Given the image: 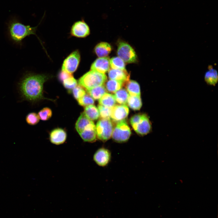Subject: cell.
Listing matches in <instances>:
<instances>
[{
    "instance_id": "4dcf8cb0",
    "label": "cell",
    "mask_w": 218,
    "mask_h": 218,
    "mask_svg": "<svg viewBox=\"0 0 218 218\" xmlns=\"http://www.w3.org/2000/svg\"><path fill=\"white\" fill-rule=\"evenodd\" d=\"M62 82L64 87L69 90L73 89L77 85L76 80L73 76L64 80Z\"/></svg>"
},
{
    "instance_id": "8992f818",
    "label": "cell",
    "mask_w": 218,
    "mask_h": 218,
    "mask_svg": "<svg viewBox=\"0 0 218 218\" xmlns=\"http://www.w3.org/2000/svg\"><path fill=\"white\" fill-rule=\"evenodd\" d=\"M97 137L100 140L106 141L111 137L113 127L110 119H101L96 127Z\"/></svg>"
},
{
    "instance_id": "603a6c76",
    "label": "cell",
    "mask_w": 218,
    "mask_h": 218,
    "mask_svg": "<svg viewBox=\"0 0 218 218\" xmlns=\"http://www.w3.org/2000/svg\"><path fill=\"white\" fill-rule=\"evenodd\" d=\"M106 91V89L103 85L88 90L89 95L96 100L99 99Z\"/></svg>"
},
{
    "instance_id": "277c9868",
    "label": "cell",
    "mask_w": 218,
    "mask_h": 218,
    "mask_svg": "<svg viewBox=\"0 0 218 218\" xmlns=\"http://www.w3.org/2000/svg\"><path fill=\"white\" fill-rule=\"evenodd\" d=\"M131 124L134 131L141 135H147L151 129V125L148 116L145 114H138L132 117Z\"/></svg>"
},
{
    "instance_id": "8fae6325",
    "label": "cell",
    "mask_w": 218,
    "mask_h": 218,
    "mask_svg": "<svg viewBox=\"0 0 218 218\" xmlns=\"http://www.w3.org/2000/svg\"><path fill=\"white\" fill-rule=\"evenodd\" d=\"M129 110L125 105H115L111 108V118L117 122L124 120L127 116Z\"/></svg>"
},
{
    "instance_id": "2e32d148",
    "label": "cell",
    "mask_w": 218,
    "mask_h": 218,
    "mask_svg": "<svg viewBox=\"0 0 218 218\" xmlns=\"http://www.w3.org/2000/svg\"><path fill=\"white\" fill-rule=\"evenodd\" d=\"M208 68L204 75L205 81L208 85L215 86L218 81L217 72L211 65L209 66Z\"/></svg>"
},
{
    "instance_id": "e0dca14e",
    "label": "cell",
    "mask_w": 218,
    "mask_h": 218,
    "mask_svg": "<svg viewBox=\"0 0 218 218\" xmlns=\"http://www.w3.org/2000/svg\"><path fill=\"white\" fill-rule=\"evenodd\" d=\"M111 48L108 43L101 42L97 45L94 48V51L99 58L106 57L111 52Z\"/></svg>"
},
{
    "instance_id": "83f0119b",
    "label": "cell",
    "mask_w": 218,
    "mask_h": 218,
    "mask_svg": "<svg viewBox=\"0 0 218 218\" xmlns=\"http://www.w3.org/2000/svg\"><path fill=\"white\" fill-rule=\"evenodd\" d=\"M39 119L38 114L35 112L29 113L27 115L25 118L26 122L30 125L36 124L39 122Z\"/></svg>"
},
{
    "instance_id": "5bb4252c",
    "label": "cell",
    "mask_w": 218,
    "mask_h": 218,
    "mask_svg": "<svg viewBox=\"0 0 218 218\" xmlns=\"http://www.w3.org/2000/svg\"><path fill=\"white\" fill-rule=\"evenodd\" d=\"M84 141L89 142H94L97 138L96 127L94 123L88 126L79 134Z\"/></svg>"
},
{
    "instance_id": "ba28073f",
    "label": "cell",
    "mask_w": 218,
    "mask_h": 218,
    "mask_svg": "<svg viewBox=\"0 0 218 218\" xmlns=\"http://www.w3.org/2000/svg\"><path fill=\"white\" fill-rule=\"evenodd\" d=\"M80 54L78 50L72 52L64 60L62 71L72 74L75 71L80 61Z\"/></svg>"
},
{
    "instance_id": "484cf974",
    "label": "cell",
    "mask_w": 218,
    "mask_h": 218,
    "mask_svg": "<svg viewBox=\"0 0 218 218\" xmlns=\"http://www.w3.org/2000/svg\"><path fill=\"white\" fill-rule=\"evenodd\" d=\"M110 66L112 69L123 70L125 69L124 61L119 57L112 58L110 60Z\"/></svg>"
},
{
    "instance_id": "30bf717a",
    "label": "cell",
    "mask_w": 218,
    "mask_h": 218,
    "mask_svg": "<svg viewBox=\"0 0 218 218\" xmlns=\"http://www.w3.org/2000/svg\"><path fill=\"white\" fill-rule=\"evenodd\" d=\"M93 159L97 165L101 167H105L108 164L111 160V152L106 148H99L95 152Z\"/></svg>"
},
{
    "instance_id": "ffe728a7",
    "label": "cell",
    "mask_w": 218,
    "mask_h": 218,
    "mask_svg": "<svg viewBox=\"0 0 218 218\" xmlns=\"http://www.w3.org/2000/svg\"><path fill=\"white\" fill-rule=\"evenodd\" d=\"M84 113L88 118L91 121L97 120L100 116L98 109L93 105L86 106Z\"/></svg>"
},
{
    "instance_id": "f1b7e54d",
    "label": "cell",
    "mask_w": 218,
    "mask_h": 218,
    "mask_svg": "<svg viewBox=\"0 0 218 218\" xmlns=\"http://www.w3.org/2000/svg\"><path fill=\"white\" fill-rule=\"evenodd\" d=\"M52 115V112L49 108L45 107L41 110L38 113V115L40 119L45 121L50 119Z\"/></svg>"
},
{
    "instance_id": "d6a6232c",
    "label": "cell",
    "mask_w": 218,
    "mask_h": 218,
    "mask_svg": "<svg viewBox=\"0 0 218 218\" xmlns=\"http://www.w3.org/2000/svg\"><path fill=\"white\" fill-rule=\"evenodd\" d=\"M73 76L72 74L68 73L66 71H61L58 75V78L62 82L64 80Z\"/></svg>"
},
{
    "instance_id": "44dd1931",
    "label": "cell",
    "mask_w": 218,
    "mask_h": 218,
    "mask_svg": "<svg viewBox=\"0 0 218 218\" xmlns=\"http://www.w3.org/2000/svg\"><path fill=\"white\" fill-rule=\"evenodd\" d=\"M126 88L129 95L131 96H140V92L139 84L133 80L128 81Z\"/></svg>"
},
{
    "instance_id": "7c38bea8",
    "label": "cell",
    "mask_w": 218,
    "mask_h": 218,
    "mask_svg": "<svg viewBox=\"0 0 218 218\" xmlns=\"http://www.w3.org/2000/svg\"><path fill=\"white\" fill-rule=\"evenodd\" d=\"M110 66V59L108 58L107 57H101L96 59L93 62L91 66V69L104 74L109 70Z\"/></svg>"
},
{
    "instance_id": "4316f807",
    "label": "cell",
    "mask_w": 218,
    "mask_h": 218,
    "mask_svg": "<svg viewBox=\"0 0 218 218\" xmlns=\"http://www.w3.org/2000/svg\"><path fill=\"white\" fill-rule=\"evenodd\" d=\"M98 109L101 119H110L111 117V108L99 104Z\"/></svg>"
},
{
    "instance_id": "52a82bcc",
    "label": "cell",
    "mask_w": 218,
    "mask_h": 218,
    "mask_svg": "<svg viewBox=\"0 0 218 218\" xmlns=\"http://www.w3.org/2000/svg\"><path fill=\"white\" fill-rule=\"evenodd\" d=\"M117 54L118 57L126 63L135 62L137 60V56L133 49L124 42L121 41L119 43Z\"/></svg>"
},
{
    "instance_id": "5b68a950",
    "label": "cell",
    "mask_w": 218,
    "mask_h": 218,
    "mask_svg": "<svg viewBox=\"0 0 218 218\" xmlns=\"http://www.w3.org/2000/svg\"><path fill=\"white\" fill-rule=\"evenodd\" d=\"M131 134L130 130L125 120L117 122L113 128L111 136L115 142L124 143L129 139Z\"/></svg>"
},
{
    "instance_id": "3957f363",
    "label": "cell",
    "mask_w": 218,
    "mask_h": 218,
    "mask_svg": "<svg viewBox=\"0 0 218 218\" xmlns=\"http://www.w3.org/2000/svg\"><path fill=\"white\" fill-rule=\"evenodd\" d=\"M107 79L104 74L91 70L81 77L78 82L79 85L89 90L103 85Z\"/></svg>"
},
{
    "instance_id": "d4e9b609",
    "label": "cell",
    "mask_w": 218,
    "mask_h": 218,
    "mask_svg": "<svg viewBox=\"0 0 218 218\" xmlns=\"http://www.w3.org/2000/svg\"><path fill=\"white\" fill-rule=\"evenodd\" d=\"M123 83L121 81L110 79L106 83V88L108 91L115 93L121 89Z\"/></svg>"
},
{
    "instance_id": "7a4b0ae2",
    "label": "cell",
    "mask_w": 218,
    "mask_h": 218,
    "mask_svg": "<svg viewBox=\"0 0 218 218\" xmlns=\"http://www.w3.org/2000/svg\"><path fill=\"white\" fill-rule=\"evenodd\" d=\"M8 26L10 39L14 43L18 45H21L23 40L26 37L32 35H36L38 27L25 25L15 18L9 21Z\"/></svg>"
},
{
    "instance_id": "d6986e66",
    "label": "cell",
    "mask_w": 218,
    "mask_h": 218,
    "mask_svg": "<svg viewBox=\"0 0 218 218\" xmlns=\"http://www.w3.org/2000/svg\"><path fill=\"white\" fill-rule=\"evenodd\" d=\"M100 105L111 108L115 105L116 101L114 95L106 93L99 99Z\"/></svg>"
},
{
    "instance_id": "ac0fdd59",
    "label": "cell",
    "mask_w": 218,
    "mask_h": 218,
    "mask_svg": "<svg viewBox=\"0 0 218 218\" xmlns=\"http://www.w3.org/2000/svg\"><path fill=\"white\" fill-rule=\"evenodd\" d=\"M93 122L88 118L83 112L78 118L75 124V128L79 134Z\"/></svg>"
},
{
    "instance_id": "1f68e13d",
    "label": "cell",
    "mask_w": 218,
    "mask_h": 218,
    "mask_svg": "<svg viewBox=\"0 0 218 218\" xmlns=\"http://www.w3.org/2000/svg\"><path fill=\"white\" fill-rule=\"evenodd\" d=\"M72 93L74 98L77 100L86 94L83 87L80 85H77L73 89Z\"/></svg>"
},
{
    "instance_id": "9a60e30c",
    "label": "cell",
    "mask_w": 218,
    "mask_h": 218,
    "mask_svg": "<svg viewBox=\"0 0 218 218\" xmlns=\"http://www.w3.org/2000/svg\"><path fill=\"white\" fill-rule=\"evenodd\" d=\"M108 76L110 79L121 81L123 83L128 81L130 75L125 69H111L109 70Z\"/></svg>"
},
{
    "instance_id": "9c48e42d",
    "label": "cell",
    "mask_w": 218,
    "mask_h": 218,
    "mask_svg": "<svg viewBox=\"0 0 218 218\" xmlns=\"http://www.w3.org/2000/svg\"><path fill=\"white\" fill-rule=\"evenodd\" d=\"M90 33L89 26L83 20L75 22L71 30L72 36L79 38H85L88 36Z\"/></svg>"
},
{
    "instance_id": "7402d4cb",
    "label": "cell",
    "mask_w": 218,
    "mask_h": 218,
    "mask_svg": "<svg viewBox=\"0 0 218 218\" xmlns=\"http://www.w3.org/2000/svg\"><path fill=\"white\" fill-rule=\"evenodd\" d=\"M116 101L121 105L127 103L129 94L124 89H120L115 92L114 95Z\"/></svg>"
},
{
    "instance_id": "f546056e",
    "label": "cell",
    "mask_w": 218,
    "mask_h": 218,
    "mask_svg": "<svg viewBox=\"0 0 218 218\" xmlns=\"http://www.w3.org/2000/svg\"><path fill=\"white\" fill-rule=\"evenodd\" d=\"M78 104L83 106L93 105L94 103V99L89 95L86 94L78 100Z\"/></svg>"
},
{
    "instance_id": "6da1fadb",
    "label": "cell",
    "mask_w": 218,
    "mask_h": 218,
    "mask_svg": "<svg viewBox=\"0 0 218 218\" xmlns=\"http://www.w3.org/2000/svg\"><path fill=\"white\" fill-rule=\"evenodd\" d=\"M48 78L44 74L25 73L18 84L22 99L33 102L43 98V85Z\"/></svg>"
},
{
    "instance_id": "cb8c5ba5",
    "label": "cell",
    "mask_w": 218,
    "mask_h": 218,
    "mask_svg": "<svg viewBox=\"0 0 218 218\" xmlns=\"http://www.w3.org/2000/svg\"><path fill=\"white\" fill-rule=\"evenodd\" d=\"M127 103L129 106L134 110H140L142 105L140 96H131L129 95Z\"/></svg>"
},
{
    "instance_id": "4fadbf2b",
    "label": "cell",
    "mask_w": 218,
    "mask_h": 218,
    "mask_svg": "<svg viewBox=\"0 0 218 218\" xmlns=\"http://www.w3.org/2000/svg\"><path fill=\"white\" fill-rule=\"evenodd\" d=\"M67 137V133L64 129L57 128L51 131L49 135V139L52 144L59 145L65 142Z\"/></svg>"
}]
</instances>
